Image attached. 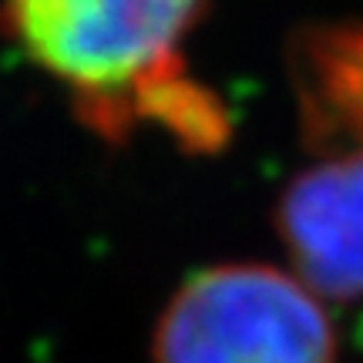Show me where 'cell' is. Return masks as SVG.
Listing matches in <instances>:
<instances>
[{"label": "cell", "instance_id": "cell-2", "mask_svg": "<svg viewBox=\"0 0 363 363\" xmlns=\"http://www.w3.org/2000/svg\"><path fill=\"white\" fill-rule=\"evenodd\" d=\"M152 363H340L337 326L293 269L222 262L158 316Z\"/></svg>", "mask_w": 363, "mask_h": 363}, {"label": "cell", "instance_id": "cell-1", "mask_svg": "<svg viewBox=\"0 0 363 363\" xmlns=\"http://www.w3.org/2000/svg\"><path fill=\"white\" fill-rule=\"evenodd\" d=\"M206 0H7L27 57L61 81L91 128L121 142L158 125L185 148H219L229 118L185 74L182 44Z\"/></svg>", "mask_w": 363, "mask_h": 363}, {"label": "cell", "instance_id": "cell-3", "mask_svg": "<svg viewBox=\"0 0 363 363\" xmlns=\"http://www.w3.org/2000/svg\"><path fill=\"white\" fill-rule=\"evenodd\" d=\"M293 272L323 299L363 296V148L323 152L279 195Z\"/></svg>", "mask_w": 363, "mask_h": 363}]
</instances>
